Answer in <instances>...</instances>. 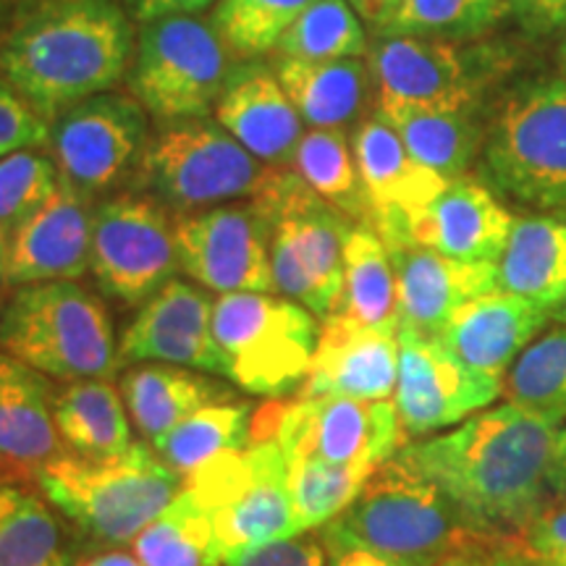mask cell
<instances>
[{
  "label": "cell",
  "mask_w": 566,
  "mask_h": 566,
  "mask_svg": "<svg viewBox=\"0 0 566 566\" xmlns=\"http://www.w3.org/2000/svg\"><path fill=\"white\" fill-rule=\"evenodd\" d=\"M338 313L370 325V328L399 334L396 273L384 239L370 223H354L346 237L344 294Z\"/></svg>",
  "instance_id": "obj_35"
},
{
  "label": "cell",
  "mask_w": 566,
  "mask_h": 566,
  "mask_svg": "<svg viewBox=\"0 0 566 566\" xmlns=\"http://www.w3.org/2000/svg\"><path fill=\"white\" fill-rule=\"evenodd\" d=\"M48 142L51 124L9 84L0 82V160L19 150H38Z\"/></svg>",
  "instance_id": "obj_43"
},
{
  "label": "cell",
  "mask_w": 566,
  "mask_h": 566,
  "mask_svg": "<svg viewBox=\"0 0 566 566\" xmlns=\"http://www.w3.org/2000/svg\"><path fill=\"white\" fill-rule=\"evenodd\" d=\"M483 566H535V562L525 554V551H522V554H516V551H501V554L485 556Z\"/></svg>",
  "instance_id": "obj_51"
},
{
  "label": "cell",
  "mask_w": 566,
  "mask_h": 566,
  "mask_svg": "<svg viewBox=\"0 0 566 566\" xmlns=\"http://www.w3.org/2000/svg\"><path fill=\"white\" fill-rule=\"evenodd\" d=\"M132 546L145 566H223L210 509L187 483Z\"/></svg>",
  "instance_id": "obj_34"
},
{
  "label": "cell",
  "mask_w": 566,
  "mask_h": 566,
  "mask_svg": "<svg viewBox=\"0 0 566 566\" xmlns=\"http://www.w3.org/2000/svg\"><path fill=\"white\" fill-rule=\"evenodd\" d=\"M6 478H11V475H9V472H6V467L0 464V480H6Z\"/></svg>",
  "instance_id": "obj_55"
},
{
  "label": "cell",
  "mask_w": 566,
  "mask_h": 566,
  "mask_svg": "<svg viewBox=\"0 0 566 566\" xmlns=\"http://www.w3.org/2000/svg\"><path fill=\"white\" fill-rule=\"evenodd\" d=\"M147 139V111L132 95L103 92L63 111L48 145L61 181L95 205L134 181Z\"/></svg>",
  "instance_id": "obj_14"
},
{
  "label": "cell",
  "mask_w": 566,
  "mask_h": 566,
  "mask_svg": "<svg viewBox=\"0 0 566 566\" xmlns=\"http://www.w3.org/2000/svg\"><path fill=\"white\" fill-rule=\"evenodd\" d=\"M212 334L226 359V378L242 391L283 399L300 391L321 336L317 315L283 294H221Z\"/></svg>",
  "instance_id": "obj_8"
},
{
  "label": "cell",
  "mask_w": 566,
  "mask_h": 566,
  "mask_svg": "<svg viewBox=\"0 0 566 566\" xmlns=\"http://www.w3.org/2000/svg\"><path fill=\"white\" fill-rule=\"evenodd\" d=\"M59 187L61 171L51 155L19 150L0 160V231L11 237Z\"/></svg>",
  "instance_id": "obj_42"
},
{
  "label": "cell",
  "mask_w": 566,
  "mask_h": 566,
  "mask_svg": "<svg viewBox=\"0 0 566 566\" xmlns=\"http://www.w3.org/2000/svg\"><path fill=\"white\" fill-rule=\"evenodd\" d=\"M485 556H475V554H467V551H457V554L446 556L443 562H438L436 566H483Z\"/></svg>",
  "instance_id": "obj_52"
},
{
  "label": "cell",
  "mask_w": 566,
  "mask_h": 566,
  "mask_svg": "<svg viewBox=\"0 0 566 566\" xmlns=\"http://www.w3.org/2000/svg\"><path fill=\"white\" fill-rule=\"evenodd\" d=\"M548 317L551 313L541 304L493 289L462 304L438 338L472 370L504 384L506 373L535 342Z\"/></svg>",
  "instance_id": "obj_24"
},
{
  "label": "cell",
  "mask_w": 566,
  "mask_h": 566,
  "mask_svg": "<svg viewBox=\"0 0 566 566\" xmlns=\"http://www.w3.org/2000/svg\"><path fill=\"white\" fill-rule=\"evenodd\" d=\"M328 566H420V564L401 562V558L375 554V551H365V548H334L328 551Z\"/></svg>",
  "instance_id": "obj_49"
},
{
  "label": "cell",
  "mask_w": 566,
  "mask_h": 566,
  "mask_svg": "<svg viewBox=\"0 0 566 566\" xmlns=\"http://www.w3.org/2000/svg\"><path fill=\"white\" fill-rule=\"evenodd\" d=\"M525 554L535 566H566V504L551 506L525 530Z\"/></svg>",
  "instance_id": "obj_44"
},
{
  "label": "cell",
  "mask_w": 566,
  "mask_h": 566,
  "mask_svg": "<svg viewBox=\"0 0 566 566\" xmlns=\"http://www.w3.org/2000/svg\"><path fill=\"white\" fill-rule=\"evenodd\" d=\"M82 566H145L134 554H124L122 548L108 551V554H97L84 562Z\"/></svg>",
  "instance_id": "obj_50"
},
{
  "label": "cell",
  "mask_w": 566,
  "mask_h": 566,
  "mask_svg": "<svg viewBox=\"0 0 566 566\" xmlns=\"http://www.w3.org/2000/svg\"><path fill=\"white\" fill-rule=\"evenodd\" d=\"M378 103H407L422 108L472 111L480 76L457 42L417 34L378 38L367 51Z\"/></svg>",
  "instance_id": "obj_19"
},
{
  "label": "cell",
  "mask_w": 566,
  "mask_h": 566,
  "mask_svg": "<svg viewBox=\"0 0 566 566\" xmlns=\"http://www.w3.org/2000/svg\"><path fill=\"white\" fill-rule=\"evenodd\" d=\"M396 457L446 495L472 535L525 533L566 493V422L512 401Z\"/></svg>",
  "instance_id": "obj_1"
},
{
  "label": "cell",
  "mask_w": 566,
  "mask_h": 566,
  "mask_svg": "<svg viewBox=\"0 0 566 566\" xmlns=\"http://www.w3.org/2000/svg\"><path fill=\"white\" fill-rule=\"evenodd\" d=\"M370 226L384 242L407 239L462 263H499L514 216L478 179L457 176L412 216H386Z\"/></svg>",
  "instance_id": "obj_17"
},
{
  "label": "cell",
  "mask_w": 566,
  "mask_h": 566,
  "mask_svg": "<svg viewBox=\"0 0 566 566\" xmlns=\"http://www.w3.org/2000/svg\"><path fill=\"white\" fill-rule=\"evenodd\" d=\"M504 394L516 407L566 420V325L535 338L504 378Z\"/></svg>",
  "instance_id": "obj_40"
},
{
  "label": "cell",
  "mask_w": 566,
  "mask_h": 566,
  "mask_svg": "<svg viewBox=\"0 0 566 566\" xmlns=\"http://www.w3.org/2000/svg\"><path fill=\"white\" fill-rule=\"evenodd\" d=\"M292 168L315 195L344 212L352 223H370V202L344 129H313L304 134Z\"/></svg>",
  "instance_id": "obj_36"
},
{
  "label": "cell",
  "mask_w": 566,
  "mask_h": 566,
  "mask_svg": "<svg viewBox=\"0 0 566 566\" xmlns=\"http://www.w3.org/2000/svg\"><path fill=\"white\" fill-rule=\"evenodd\" d=\"M6 247H9V237L0 231V271H3V260H6Z\"/></svg>",
  "instance_id": "obj_54"
},
{
  "label": "cell",
  "mask_w": 566,
  "mask_h": 566,
  "mask_svg": "<svg viewBox=\"0 0 566 566\" xmlns=\"http://www.w3.org/2000/svg\"><path fill=\"white\" fill-rule=\"evenodd\" d=\"M216 124L273 168H292L304 137L300 111L265 63H244L231 71L216 105Z\"/></svg>",
  "instance_id": "obj_23"
},
{
  "label": "cell",
  "mask_w": 566,
  "mask_h": 566,
  "mask_svg": "<svg viewBox=\"0 0 566 566\" xmlns=\"http://www.w3.org/2000/svg\"><path fill=\"white\" fill-rule=\"evenodd\" d=\"M470 535L433 483L401 462L380 464L363 491L321 530L325 551L365 548L401 562L436 566Z\"/></svg>",
  "instance_id": "obj_5"
},
{
  "label": "cell",
  "mask_w": 566,
  "mask_h": 566,
  "mask_svg": "<svg viewBox=\"0 0 566 566\" xmlns=\"http://www.w3.org/2000/svg\"><path fill=\"white\" fill-rule=\"evenodd\" d=\"M495 187L533 208H566V76H546L509 97L485 137Z\"/></svg>",
  "instance_id": "obj_10"
},
{
  "label": "cell",
  "mask_w": 566,
  "mask_h": 566,
  "mask_svg": "<svg viewBox=\"0 0 566 566\" xmlns=\"http://www.w3.org/2000/svg\"><path fill=\"white\" fill-rule=\"evenodd\" d=\"M384 244L396 273L399 331L438 336L462 304L499 289L495 263H462L407 239Z\"/></svg>",
  "instance_id": "obj_22"
},
{
  "label": "cell",
  "mask_w": 566,
  "mask_h": 566,
  "mask_svg": "<svg viewBox=\"0 0 566 566\" xmlns=\"http://www.w3.org/2000/svg\"><path fill=\"white\" fill-rule=\"evenodd\" d=\"M365 24L346 0H315L275 45V59L344 61L367 55Z\"/></svg>",
  "instance_id": "obj_37"
},
{
  "label": "cell",
  "mask_w": 566,
  "mask_h": 566,
  "mask_svg": "<svg viewBox=\"0 0 566 566\" xmlns=\"http://www.w3.org/2000/svg\"><path fill=\"white\" fill-rule=\"evenodd\" d=\"M509 9L537 34L556 32L566 24V0H509Z\"/></svg>",
  "instance_id": "obj_47"
},
{
  "label": "cell",
  "mask_w": 566,
  "mask_h": 566,
  "mask_svg": "<svg viewBox=\"0 0 566 566\" xmlns=\"http://www.w3.org/2000/svg\"><path fill=\"white\" fill-rule=\"evenodd\" d=\"M0 352L69 384L108 380L122 367L108 310L76 281L13 289L0 310Z\"/></svg>",
  "instance_id": "obj_4"
},
{
  "label": "cell",
  "mask_w": 566,
  "mask_h": 566,
  "mask_svg": "<svg viewBox=\"0 0 566 566\" xmlns=\"http://www.w3.org/2000/svg\"><path fill=\"white\" fill-rule=\"evenodd\" d=\"M399 378V334L336 313L323 317L307 378L296 396L388 401Z\"/></svg>",
  "instance_id": "obj_20"
},
{
  "label": "cell",
  "mask_w": 566,
  "mask_h": 566,
  "mask_svg": "<svg viewBox=\"0 0 566 566\" xmlns=\"http://www.w3.org/2000/svg\"><path fill=\"white\" fill-rule=\"evenodd\" d=\"M273 71L302 122L313 129H344L365 111L370 95L373 74L363 59H275Z\"/></svg>",
  "instance_id": "obj_28"
},
{
  "label": "cell",
  "mask_w": 566,
  "mask_h": 566,
  "mask_svg": "<svg viewBox=\"0 0 566 566\" xmlns=\"http://www.w3.org/2000/svg\"><path fill=\"white\" fill-rule=\"evenodd\" d=\"M252 200L271 221L275 294L304 304L317 317L342 310L344 244L352 221L315 195L294 168H281L271 187Z\"/></svg>",
  "instance_id": "obj_7"
},
{
  "label": "cell",
  "mask_w": 566,
  "mask_h": 566,
  "mask_svg": "<svg viewBox=\"0 0 566 566\" xmlns=\"http://www.w3.org/2000/svg\"><path fill=\"white\" fill-rule=\"evenodd\" d=\"M551 317H556L558 323H564V325H566V294H564V300L558 302L554 310H551Z\"/></svg>",
  "instance_id": "obj_53"
},
{
  "label": "cell",
  "mask_w": 566,
  "mask_h": 566,
  "mask_svg": "<svg viewBox=\"0 0 566 566\" xmlns=\"http://www.w3.org/2000/svg\"><path fill=\"white\" fill-rule=\"evenodd\" d=\"M184 483L197 488L210 509L223 566L296 535L286 457L275 441H254Z\"/></svg>",
  "instance_id": "obj_12"
},
{
  "label": "cell",
  "mask_w": 566,
  "mask_h": 566,
  "mask_svg": "<svg viewBox=\"0 0 566 566\" xmlns=\"http://www.w3.org/2000/svg\"><path fill=\"white\" fill-rule=\"evenodd\" d=\"M279 171L244 150L223 126L192 118L150 134L132 184L166 208L195 212L252 200Z\"/></svg>",
  "instance_id": "obj_6"
},
{
  "label": "cell",
  "mask_w": 566,
  "mask_h": 566,
  "mask_svg": "<svg viewBox=\"0 0 566 566\" xmlns=\"http://www.w3.org/2000/svg\"><path fill=\"white\" fill-rule=\"evenodd\" d=\"M53 415L63 449L71 454L111 457L134 443L124 396L105 378L71 380L55 391Z\"/></svg>",
  "instance_id": "obj_30"
},
{
  "label": "cell",
  "mask_w": 566,
  "mask_h": 566,
  "mask_svg": "<svg viewBox=\"0 0 566 566\" xmlns=\"http://www.w3.org/2000/svg\"><path fill=\"white\" fill-rule=\"evenodd\" d=\"M179 265L208 292L275 294L271 268V221L258 200L179 212Z\"/></svg>",
  "instance_id": "obj_15"
},
{
  "label": "cell",
  "mask_w": 566,
  "mask_h": 566,
  "mask_svg": "<svg viewBox=\"0 0 566 566\" xmlns=\"http://www.w3.org/2000/svg\"><path fill=\"white\" fill-rule=\"evenodd\" d=\"M216 300L200 283L168 281L126 325L122 363H166L226 378V359L212 334Z\"/></svg>",
  "instance_id": "obj_18"
},
{
  "label": "cell",
  "mask_w": 566,
  "mask_h": 566,
  "mask_svg": "<svg viewBox=\"0 0 566 566\" xmlns=\"http://www.w3.org/2000/svg\"><path fill=\"white\" fill-rule=\"evenodd\" d=\"M315 0H218L210 24L239 61L273 53L279 40Z\"/></svg>",
  "instance_id": "obj_38"
},
{
  "label": "cell",
  "mask_w": 566,
  "mask_h": 566,
  "mask_svg": "<svg viewBox=\"0 0 566 566\" xmlns=\"http://www.w3.org/2000/svg\"><path fill=\"white\" fill-rule=\"evenodd\" d=\"M495 273L501 292L541 304L551 313L566 294V221L548 216L514 218Z\"/></svg>",
  "instance_id": "obj_29"
},
{
  "label": "cell",
  "mask_w": 566,
  "mask_h": 566,
  "mask_svg": "<svg viewBox=\"0 0 566 566\" xmlns=\"http://www.w3.org/2000/svg\"><path fill=\"white\" fill-rule=\"evenodd\" d=\"M352 147L370 202V223L386 216H412L436 200L449 184L446 176L412 158L405 142L380 113L359 124Z\"/></svg>",
  "instance_id": "obj_26"
},
{
  "label": "cell",
  "mask_w": 566,
  "mask_h": 566,
  "mask_svg": "<svg viewBox=\"0 0 566 566\" xmlns=\"http://www.w3.org/2000/svg\"><path fill=\"white\" fill-rule=\"evenodd\" d=\"M415 160L446 179L464 176L480 147V129L470 111L422 108L407 103H378Z\"/></svg>",
  "instance_id": "obj_33"
},
{
  "label": "cell",
  "mask_w": 566,
  "mask_h": 566,
  "mask_svg": "<svg viewBox=\"0 0 566 566\" xmlns=\"http://www.w3.org/2000/svg\"><path fill=\"white\" fill-rule=\"evenodd\" d=\"M504 391L501 380L472 370L438 336L399 331V378L394 407L405 438L457 428L491 407Z\"/></svg>",
  "instance_id": "obj_16"
},
{
  "label": "cell",
  "mask_w": 566,
  "mask_h": 566,
  "mask_svg": "<svg viewBox=\"0 0 566 566\" xmlns=\"http://www.w3.org/2000/svg\"><path fill=\"white\" fill-rule=\"evenodd\" d=\"M254 441H275L286 459L378 470L399 454L405 433L394 401L296 396L254 412Z\"/></svg>",
  "instance_id": "obj_11"
},
{
  "label": "cell",
  "mask_w": 566,
  "mask_h": 566,
  "mask_svg": "<svg viewBox=\"0 0 566 566\" xmlns=\"http://www.w3.org/2000/svg\"><path fill=\"white\" fill-rule=\"evenodd\" d=\"M118 391L124 396L132 424L150 443L171 433L197 409L237 399V391L221 384L218 375L166 363H139L126 370Z\"/></svg>",
  "instance_id": "obj_27"
},
{
  "label": "cell",
  "mask_w": 566,
  "mask_h": 566,
  "mask_svg": "<svg viewBox=\"0 0 566 566\" xmlns=\"http://www.w3.org/2000/svg\"><path fill=\"white\" fill-rule=\"evenodd\" d=\"M346 3L352 6V11L357 13L363 24L370 27L375 34H384L399 11L401 0H346Z\"/></svg>",
  "instance_id": "obj_48"
},
{
  "label": "cell",
  "mask_w": 566,
  "mask_h": 566,
  "mask_svg": "<svg viewBox=\"0 0 566 566\" xmlns=\"http://www.w3.org/2000/svg\"><path fill=\"white\" fill-rule=\"evenodd\" d=\"M512 9L509 0H401L399 11L378 38L417 34V38L467 40L488 34Z\"/></svg>",
  "instance_id": "obj_41"
},
{
  "label": "cell",
  "mask_w": 566,
  "mask_h": 566,
  "mask_svg": "<svg viewBox=\"0 0 566 566\" xmlns=\"http://www.w3.org/2000/svg\"><path fill=\"white\" fill-rule=\"evenodd\" d=\"M122 3L134 24L145 27L160 19L195 17V13L216 6L218 0H122Z\"/></svg>",
  "instance_id": "obj_46"
},
{
  "label": "cell",
  "mask_w": 566,
  "mask_h": 566,
  "mask_svg": "<svg viewBox=\"0 0 566 566\" xmlns=\"http://www.w3.org/2000/svg\"><path fill=\"white\" fill-rule=\"evenodd\" d=\"M229 74V51L212 24L174 17L142 27L126 87L155 122H192L216 113Z\"/></svg>",
  "instance_id": "obj_9"
},
{
  "label": "cell",
  "mask_w": 566,
  "mask_h": 566,
  "mask_svg": "<svg viewBox=\"0 0 566 566\" xmlns=\"http://www.w3.org/2000/svg\"><path fill=\"white\" fill-rule=\"evenodd\" d=\"M254 441V407L247 401H216L197 409L181 420L171 433L153 443L158 457L181 480L218 462V459L239 454Z\"/></svg>",
  "instance_id": "obj_31"
},
{
  "label": "cell",
  "mask_w": 566,
  "mask_h": 566,
  "mask_svg": "<svg viewBox=\"0 0 566 566\" xmlns=\"http://www.w3.org/2000/svg\"><path fill=\"white\" fill-rule=\"evenodd\" d=\"M32 483L84 537L111 548L132 546L184 488V480L145 443L111 457L63 449L34 472Z\"/></svg>",
  "instance_id": "obj_3"
},
{
  "label": "cell",
  "mask_w": 566,
  "mask_h": 566,
  "mask_svg": "<svg viewBox=\"0 0 566 566\" xmlns=\"http://www.w3.org/2000/svg\"><path fill=\"white\" fill-rule=\"evenodd\" d=\"M134 45L122 0H38L0 34V82L53 124L126 80Z\"/></svg>",
  "instance_id": "obj_2"
},
{
  "label": "cell",
  "mask_w": 566,
  "mask_h": 566,
  "mask_svg": "<svg viewBox=\"0 0 566 566\" xmlns=\"http://www.w3.org/2000/svg\"><path fill=\"white\" fill-rule=\"evenodd\" d=\"M176 221L147 192L101 200L92 216L90 273L113 302L139 307L179 271Z\"/></svg>",
  "instance_id": "obj_13"
},
{
  "label": "cell",
  "mask_w": 566,
  "mask_h": 566,
  "mask_svg": "<svg viewBox=\"0 0 566 566\" xmlns=\"http://www.w3.org/2000/svg\"><path fill=\"white\" fill-rule=\"evenodd\" d=\"M229 566H325V548L321 537L304 533L254 548Z\"/></svg>",
  "instance_id": "obj_45"
},
{
  "label": "cell",
  "mask_w": 566,
  "mask_h": 566,
  "mask_svg": "<svg viewBox=\"0 0 566 566\" xmlns=\"http://www.w3.org/2000/svg\"><path fill=\"white\" fill-rule=\"evenodd\" d=\"M92 202L61 181L59 192L9 237L3 286H27L45 281H80L90 273Z\"/></svg>",
  "instance_id": "obj_21"
},
{
  "label": "cell",
  "mask_w": 566,
  "mask_h": 566,
  "mask_svg": "<svg viewBox=\"0 0 566 566\" xmlns=\"http://www.w3.org/2000/svg\"><path fill=\"white\" fill-rule=\"evenodd\" d=\"M296 535L325 527L357 499L375 470L286 459Z\"/></svg>",
  "instance_id": "obj_39"
},
{
  "label": "cell",
  "mask_w": 566,
  "mask_h": 566,
  "mask_svg": "<svg viewBox=\"0 0 566 566\" xmlns=\"http://www.w3.org/2000/svg\"><path fill=\"white\" fill-rule=\"evenodd\" d=\"M74 556L61 520L40 488L0 480V566H71Z\"/></svg>",
  "instance_id": "obj_32"
},
{
  "label": "cell",
  "mask_w": 566,
  "mask_h": 566,
  "mask_svg": "<svg viewBox=\"0 0 566 566\" xmlns=\"http://www.w3.org/2000/svg\"><path fill=\"white\" fill-rule=\"evenodd\" d=\"M53 399L48 375L0 352V464L11 478L32 480L63 451Z\"/></svg>",
  "instance_id": "obj_25"
}]
</instances>
